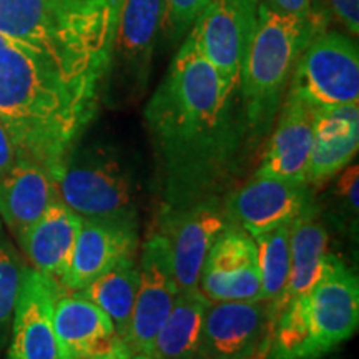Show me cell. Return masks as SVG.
<instances>
[{
    "label": "cell",
    "instance_id": "8",
    "mask_svg": "<svg viewBox=\"0 0 359 359\" xmlns=\"http://www.w3.org/2000/svg\"><path fill=\"white\" fill-rule=\"evenodd\" d=\"M259 0H205L188 34L224 85L240 90V74L258 20Z\"/></svg>",
    "mask_w": 359,
    "mask_h": 359
},
{
    "label": "cell",
    "instance_id": "32",
    "mask_svg": "<svg viewBox=\"0 0 359 359\" xmlns=\"http://www.w3.org/2000/svg\"><path fill=\"white\" fill-rule=\"evenodd\" d=\"M268 346H269V336L263 341L262 344H259L257 349H255V351L241 354V356H236V358H230V359H266Z\"/></svg>",
    "mask_w": 359,
    "mask_h": 359
},
{
    "label": "cell",
    "instance_id": "9",
    "mask_svg": "<svg viewBox=\"0 0 359 359\" xmlns=\"http://www.w3.org/2000/svg\"><path fill=\"white\" fill-rule=\"evenodd\" d=\"M228 224L224 198H208L180 210H160L155 231L167 241L180 291L198 288L205 259Z\"/></svg>",
    "mask_w": 359,
    "mask_h": 359
},
{
    "label": "cell",
    "instance_id": "5",
    "mask_svg": "<svg viewBox=\"0 0 359 359\" xmlns=\"http://www.w3.org/2000/svg\"><path fill=\"white\" fill-rule=\"evenodd\" d=\"M358 325V278L330 253L316 285L286 304L273 321L266 359H321L353 338Z\"/></svg>",
    "mask_w": 359,
    "mask_h": 359
},
{
    "label": "cell",
    "instance_id": "24",
    "mask_svg": "<svg viewBox=\"0 0 359 359\" xmlns=\"http://www.w3.org/2000/svg\"><path fill=\"white\" fill-rule=\"evenodd\" d=\"M138 280H140L138 262L137 257H132L115 264L114 268L95 278L79 291L80 294L109 314L116 333L125 341H127L130 321H132Z\"/></svg>",
    "mask_w": 359,
    "mask_h": 359
},
{
    "label": "cell",
    "instance_id": "10",
    "mask_svg": "<svg viewBox=\"0 0 359 359\" xmlns=\"http://www.w3.org/2000/svg\"><path fill=\"white\" fill-rule=\"evenodd\" d=\"M313 185L255 175L224 196L228 223L257 236L259 233L291 224L313 205Z\"/></svg>",
    "mask_w": 359,
    "mask_h": 359
},
{
    "label": "cell",
    "instance_id": "2",
    "mask_svg": "<svg viewBox=\"0 0 359 359\" xmlns=\"http://www.w3.org/2000/svg\"><path fill=\"white\" fill-rule=\"evenodd\" d=\"M102 93V79L0 32V123L19 160L34 161L55 178L95 118Z\"/></svg>",
    "mask_w": 359,
    "mask_h": 359
},
{
    "label": "cell",
    "instance_id": "29",
    "mask_svg": "<svg viewBox=\"0 0 359 359\" xmlns=\"http://www.w3.org/2000/svg\"><path fill=\"white\" fill-rule=\"evenodd\" d=\"M330 11L336 19L346 27L351 37H358L359 32V0H326Z\"/></svg>",
    "mask_w": 359,
    "mask_h": 359
},
{
    "label": "cell",
    "instance_id": "4",
    "mask_svg": "<svg viewBox=\"0 0 359 359\" xmlns=\"http://www.w3.org/2000/svg\"><path fill=\"white\" fill-rule=\"evenodd\" d=\"M326 22L325 12L298 19L271 11L259 0L257 29L240 74L245 148L255 150L266 140L299 53L314 35L326 30Z\"/></svg>",
    "mask_w": 359,
    "mask_h": 359
},
{
    "label": "cell",
    "instance_id": "15",
    "mask_svg": "<svg viewBox=\"0 0 359 359\" xmlns=\"http://www.w3.org/2000/svg\"><path fill=\"white\" fill-rule=\"evenodd\" d=\"M138 245V222L83 219L62 280L60 294L80 291L115 264L137 257Z\"/></svg>",
    "mask_w": 359,
    "mask_h": 359
},
{
    "label": "cell",
    "instance_id": "3",
    "mask_svg": "<svg viewBox=\"0 0 359 359\" xmlns=\"http://www.w3.org/2000/svg\"><path fill=\"white\" fill-rule=\"evenodd\" d=\"M125 0H0V32L105 80Z\"/></svg>",
    "mask_w": 359,
    "mask_h": 359
},
{
    "label": "cell",
    "instance_id": "18",
    "mask_svg": "<svg viewBox=\"0 0 359 359\" xmlns=\"http://www.w3.org/2000/svg\"><path fill=\"white\" fill-rule=\"evenodd\" d=\"M269 336L268 303L210 302L196 359H230L255 351Z\"/></svg>",
    "mask_w": 359,
    "mask_h": 359
},
{
    "label": "cell",
    "instance_id": "6",
    "mask_svg": "<svg viewBox=\"0 0 359 359\" xmlns=\"http://www.w3.org/2000/svg\"><path fill=\"white\" fill-rule=\"evenodd\" d=\"M57 196L83 219L137 218V180L114 148H72L53 178Z\"/></svg>",
    "mask_w": 359,
    "mask_h": 359
},
{
    "label": "cell",
    "instance_id": "12",
    "mask_svg": "<svg viewBox=\"0 0 359 359\" xmlns=\"http://www.w3.org/2000/svg\"><path fill=\"white\" fill-rule=\"evenodd\" d=\"M161 13L163 0H125L103 85L115 80L127 93L142 95L150 79Z\"/></svg>",
    "mask_w": 359,
    "mask_h": 359
},
{
    "label": "cell",
    "instance_id": "11",
    "mask_svg": "<svg viewBox=\"0 0 359 359\" xmlns=\"http://www.w3.org/2000/svg\"><path fill=\"white\" fill-rule=\"evenodd\" d=\"M138 271L140 280L127 343L133 354H148L180 293L172 255L160 233L154 231L143 243Z\"/></svg>",
    "mask_w": 359,
    "mask_h": 359
},
{
    "label": "cell",
    "instance_id": "30",
    "mask_svg": "<svg viewBox=\"0 0 359 359\" xmlns=\"http://www.w3.org/2000/svg\"><path fill=\"white\" fill-rule=\"evenodd\" d=\"M262 2L271 11L298 19H309L320 12L314 7V0H262Z\"/></svg>",
    "mask_w": 359,
    "mask_h": 359
},
{
    "label": "cell",
    "instance_id": "27",
    "mask_svg": "<svg viewBox=\"0 0 359 359\" xmlns=\"http://www.w3.org/2000/svg\"><path fill=\"white\" fill-rule=\"evenodd\" d=\"M205 0H163L160 34L168 45L185 39Z\"/></svg>",
    "mask_w": 359,
    "mask_h": 359
},
{
    "label": "cell",
    "instance_id": "25",
    "mask_svg": "<svg viewBox=\"0 0 359 359\" xmlns=\"http://www.w3.org/2000/svg\"><path fill=\"white\" fill-rule=\"evenodd\" d=\"M290 226L275 228L271 231L251 236L257 246L259 268V299L271 304L280 298L290 275Z\"/></svg>",
    "mask_w": 359,
    "mask_h": 359
},
{
    "label": "cell",
    "instance_id": "33",
    "mask_svg": "<svg viewBox=\"0 0 359 359\" xmlns=\"http://www.w3.org/2000/svg\"><path fill=\"white\" fill-rule=\"evenodd\" d=\"M130 359H151L148 354H135V356H132Z\"/></svg>",
    "mask_w": 359,
    "mask_h": 359
},
{
    "label": "cell",
    "instance_id": "28",
    "mask_svg": "<svg viewBox=\"0 0 359 359\" xmlns=\"http://www.w3.org/2000/svg\"><path fill=\"white\" fill-rule=\"evenodd\" d=\"M338 182H336V195H338L339 203L346 208L349 217L358 219V183H359V168L358 165L349 163L338 173Z\"/></svg>",
    "mask_w": 359,
    "mask_h": 359
},
{
    "label": "cell",
    "instance_id": "13",
    "mask_svg": "<svg viewBox=\"0 0 359 359\" xmlns=\"http://www.w3.org/2000/svg\"><path fill=\"white\" fill-rule=\"evenodd\" d=\"M62 359H130L135 354L103 309L75 291L57 296L53 306Z\"/></svg>",
    "mask_w": 359,
    "mask_h": 359
},
{
    "label": "cell",
    "instance_id": "14",
    "mask_svg": "<svg viewBox=\"0 0 359 359\" xmlns=\"http://www.w3.org/2000/svg\"><path fill=\"white\" fill-rule=\"evenodd\" d=\"M198 288L210 302H258L257 246L248 233L233 224L224 228L205 259Z\"/></svg>",
    "mask_w": 359,
    "mask_h": 359
},
{
    "label": "cell",
    "instance_id": "20",
    "mask_svg": "<svg viewBox=\"0 0 359 359\" xmlns=\"http://www.w3.org/2000/svg\"><path fill=\"white\" fill-rule=\"evenodd\" d=\"M330 235L316 205H309L290 226V275L285 290L275 303L268 304L269 327L286 304L316 285L330 255Z\"/></svg>",
    "mask_w": 359,
    "mask_h": 359
},
{
    "label": "cell",
    "instance_id": "16",
    "mask_svg": "<svg viewBox=\"0 0 359 359\" xmlns=\"http://www.w3.org/2000/svg\"><path fill=\"white\" fill-rule=\"evenodd\" d=\"M57 291L40 273L25 268L6 359H62L53 330Z\"/></svg>",
    "mask_w": 359,
    "mask_h": 359
},
{
    "label": "cell",
    "instance_id": "22",
    "mask_svg": "<svg viewBox=\"0 0 359 359\" xmlns=\"http://www.w3.org/2000/svg\"><path fill=\"white\" fill-rule=\"evenodd\" d=\"M57 198L55 182L47 170L34 161L17 160L0 180V219L19 241Z\"/></svg>",
    "mask_w": 359,
    "mask_h": 359
},
{
    "label": "cell",
    "instance_id": "1",
    "mask_svg": "<svg viewBox=\"0 0 359 359\" xmlns=\"http://www.w3.org/2000/svg\"><path fill=\"white\" fill-rule=\"evenodd\" d=\"M161 210L223 198L245 148L240 90H231L190 34L145 107Z\"/></svg>",
    "mask_w": 359,
    "mask_h": 359
},
{
    "label": "cell",
    "instance_id": "23",
    "mask_svg": "<svg viewBox=\"0 0 359 359\" xmlns=\"http://www.w3.org/2000/svg\"><path fill=\"white\" fill-rule=\"evenodd\" d=\"M208 304L210 299L200 288L180 291L172 311L151 343L148 356L151 359H196Z\"/></svg>",
    "mask_w": 359,
    "mask_h": 359
},
{
    "label": "cell",
    "instance_id": "31",
    "mask_svg": "<svg viewBox=\"0 0 359 359\" xmlns=\"http://www.w3.org/2000/svg\"><path fill=\"white\" fill-rule=\"evenodd\" d=\"M17 151L13 148V143L8 137L7 130L4 128V125L0 123V180L11 172V168L15 165Z\"/></svg>",
    "mask_w": 359,
    "mask_h": 359
},
{
    "label": "cell",
    "instance_id": "7",
    "mask_svg": "<svg viewBox=\"0 0 359 359\" xmlns=\"http://www.w3.org/2000/svg\"><path fill=\"white\" fill-rule=\"evenodd\" d=\"M286 92L314 109L359 103V53L351 35L323 30L309 40L291 74Z\"/></svg>",
    "mask_w": 359,
    "mask_h": 359
},
{
    "label": "cell",
    "instance_id": "21",
    "mask_svg": "<svg viewBox=\"0 0 359 359\" xmlns=\"http://www.w3.org/2000/svg\"><path fill=\"white\" fill-rule=\"evenodd\" d=\"M359 105L316 109L306 183L318 185L346 168L358 154Z\"/></svg>",
    "mask_w": 359,
    "mask_h": 359
},
{
    "label": "cell",
    "instance_id": "17",
    "mask_svg": "<svg viewBox=\"0 0 359 359\" xmlns=\"http://www.w3.org/2000/svg\"><path fill=\"white\" fill-rule=\"evenodd\" d=\"M316 109L286 92L255 175L306 182Z\"/></svg>",
    "mask_w": 359,
    "mask_h": 359
},
{
    "label": "cell",
    "instance_id": "26",
    "mask_svg": "<svg viewBox=\"0 0 359 359\" xmlns=\"http://www.w3.org/2000/svg\"><path fill=\"white\" fill-rule=\"evenodd\" d=\"M25 268L15 248L0 235V349L6 346L11 336Z\"/></svg>",
    "mask_w": 359,
    "mask_h": 359
},
{
    "label": "cell",
    "instance_id": "19",
    "mask_svg": "<svg viewBox=\"0 0 359 359\" xmlns=\"http://www.w3.org/2000/svg\"><path fill=\"white\" fill-rule=\"evenodd\" d=\"M82 222L77 213L57 198L19 240L35 271L50 283L57 294H60L62 280Z\"/></svg>",
    "mask_w": 359,
    "mask_h": 359
}]
</instances>
